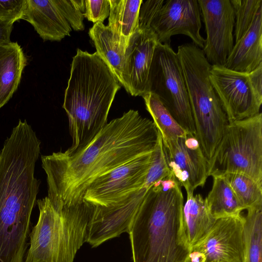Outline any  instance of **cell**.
Returning a JSON list of instances; mask_svg holds the SVG:
<instances>
[{
	"mask_svg": "<svg viewBox=\"0 0 262 262\" xmlns=\"http://www.w3.org/2000/svg\"><path fill=\"white\" fill-rule=\"evenodd\" d=\"M158 131L152 121L130 110L111 120L82 148L41 156L48 198L54 204L72 205L100 176L154 150Z\"/></svg>",
	"mask_w": 262,
	"mask_h": 262,
	"instance_id": "1",
	"label": "cell"
},
{
	"mask_svg": "<svg viewBox=\"0 0 262 262\" xmlns=\"http://www.w3.org/2000/svg\"><path fill=\"white\" fill-rule=\"evenodd\" d=\"M183 205L181 186L173 177L148 189L128 233L133 262H190Z\"/></svg>",
	"mask_w": 262,
	"mask_h": 262,
	"instance_id": "2",
	"label": "cell"
},
{
	"mask_svg": "<svg viewBox=\"0 0 262 262\" xmlns=\"http://www.w3.org/2000/svg\"><path fill=\"white\" fill-rule=\"evenodd\" d=\"M120 88L96 52L90 53L77 49L73 57L62 106L72 139L66 153L82 148L107 124L110 108Z\"/></svg>",
	"mask_w": 262,
	"mask_h": 262,
	"instance_id": "3",
	"label": "cell"
},
{
	"mask_svg": "<svg viewBox=\"0 0 262 262\" xmlns=\"http://www.w3.org/2000/svg\"><path fill=\"white\" fill-rule=\"evenodd\" d=\"M41 142L19 120L0 152V235L14 236L30 227L40 182L34 176Z\"/></svg>",
	"mask_w": 262,
	"mask_h": 262,
	"instance_id": "4",
	"label": "cell"
},
{
	"mask_svg": "<svg viewBox=\"0 0 262 262\" xmlns=\"http://www.w3.org/2000/svg\"><path fill=\"white\" fill-rule=\"evenodd\" d=\"M39 214L29 234L24 262H73L86 242L93 206L82 200L68 206L37 200Z\"/></svg>",
	"mask_w": 262,
	"mask_h": 262,
	"instance_id": "5",
	"label": "cell"
},
{
	"mask_svg": "<svg viewBox=\"0 0 262 262\" xmlns=\"http://www.w3.org/2000/svg\"><path fill=\"white\" fill-rule=\"evenodd\" d=\"M195 129V137L209 165L229 122L210 79L211 65L201 48L185 43L177 52Z\"/></svg>",
	"mask_w": 262,
	"mask_h": 262,
	"instance_id": "6",
	"label": "cell"
},
{
	"mask_svg": "<svg viewBox=\"0 0 262 262\" xmlns=\"http://www.w3.org/2000/svg\"><path fill=\"white\" fill-rule=\"evenodd\" d=\"M246 175L262 185V114L230 122L208 166V176Z\"/></svg>",
	"mask_w": 262,
	"mask_h": 262,
	"instance_id": "7",
	"label": "cell"
},
{
	"mask_svg": "<svg viewBox=\"0 0 262 262\" xmlns=\"http://www.w3.org/2000/svg\"><path fill=\"white\" fill-rule=\"evenodd\" d=\"M148 91L159 98L175 121L195 136L187 88L178 57L170 45L158 42L148 77Z\"/></svg>",
	"mask_w": 262,
	"mask_h": 262,
	"instance_id": "8",
	"label": "cell"
},
{
	"mask_svg": "<svg viewBox=\"0 0 262 262\" xmlns=\"http://www.w3.org/2000/svg\"><path fill=\"white\" fill-rule=\"evenodd\" d=\"M209 76L229 123L260 113L262 75L258 70L246 73L211 65Z\"/></svg>",
	"mask_w": 262,
	"mask_h": 262,
	"instance_id": "9",
	"label": "cell"
},
{
	"mask_svg": "<svg viewBox=\"0 0 262 262\" xmlns=\"http://www.w3.org/2000/svg\"><path fill=\"white\" fill-rule=\"evenodd\" d=\"M151 154L136 158L97 178L85 190L83 200L94 206L107 207L143 188Z\"/></svg>",
	"mask_w": 262,
	"mask_h": 262,
	"instance_id": "10",
	"label": "cell"
},
{
	"mask_svg": "<svg viewBox=\"0 0 262 262\" xmlns=\"http://www.w3.org/2000/svg\"><path fill=\"white\" fill-rule=\"evenodd\" d=\"M205 24L204 54L211 65L224 66L234 46L235 16L230 0H197Z\"/></svg>",
	"mask_w": 262,
	"mask_h": 262,
	"instance_id": "11",
	"label": "cell"
},
{
	"mask_svg": "<svg viewBox=\"0 0 262 262\" xmlns=\"http://www.w3.org/2000/svg\"><path fill=\"white\" fill-rule=\"evenodd\" d=\"M162 139L163 150L169 168L187 193L203 187L208 177V165L194 136Z\"/></svg>",
	"mask_w": 262,
	"mask_h": 262,
	"instance_id": "12",
	"label": "cell"
},
{
	"mask_svg": "<svg viewBox=\"0 0 262 262\" xmlns=\"http://www.w3.org/2000/svg\"><path fill=\"white\" fill-rule=\"evenodd\" d=\"M159 42L170 46L171 37L183 34L203 49L205 39L200 34L201 11L197 0L164 1L150 23Z\"/></svg>",
	"mask_w": 262,
	"mask_h": 262,
	"instance_id": "13",
	"label": "cell"
},
{
	"mask_svg": "<svg viewBox=\"0 0 262 262\" xmlns=\"http://www.w3.org/2000/svg\"><path fill=\"white\" fill-rule=\"evenodd\" d=\"M148 190L143 187L107 207L93 206L86 242L97 247L123 233H128Z\"/></svg>",
	"mask_w": 262,
	"mask_h": 262,
	"instance_id": "14",
	"label": "cell"
},
{
	"mask_svg": "<svg viewBox=\"0 0 262 262\" xmlns=\"http://www.w3.org/2000/svg\"><path fill=\"white\" fill-rule=\"evenodd\" d=\"M244 216L216 220L207 236L191 252L199 262H243Z\"/></svg>",
	"mask_w": 262,
	"mask_h": 262,
	"instance_id": "15",
	"label": "cell"
},
{
	"mask_svg": "<svg viewBox=\"0 0 262 262\" xmlns=\"http://www.w3.org/2000/svg\"><path fill=\"white\" fill-rule=\"evenodd\" d=\"M158 42L151 28L138 27L130 37L125 56L132 96H142L148 92L149 72Z\"/></svg>",
	"mask_w": 262,
	"mask_h": 262,
	"instance_id": "16",
	"label": "cell"
},
{
	"mask_svg": "<svg viewBox=\"0 0 262 262\" xmlns=\"http://www.w3.org/2000/svg\"><path fill=\"white\" fill-rule=\"evenodd\" d=\"M89 34L94 44L96 52L109 67L119 83L131 95L125 56L128 42L115 34L102 23L94 24L90 29Z\"/></svg>",
	"mask_w": 262,
	"mask_h": 262,
	"instance_id": "17",
	"label": "cell"
},
{
	"mask_svg": "<svg viewBox=\"0 0 262 262\" xmlns=\"http://www.w3.org/2000/svg\"><path fill=\"white\" fill-rule=\"evenodd\" d=\"M23 19L29 23L44 41H59L70 36L72 31L54 0H27Z\"/></svg>",
	"mask_w": 262,
	"mask_h": 262,
	"instance_id": "18",
	"label": "cell"
},
{
	"mask_svg": "<svg viewBox=\"0 0 262 262\" xmlns=\"http://www.w3.org/2000/svg\"><path fill=\"white\" fill-rule=\"evenodd\" d=\"M262 64V7L243 36L233 46L224 67L250 73Z\"/></svg>",
	"mask_w": 262,
	"mask_h": 262,
	"instance_id": "19",
	"label": "cell"
},
{
	"mask_svg": "<svg viewBox=\"0 0 262 262\" xmlns=\"http://www.w3.org/2000/svg\"><path fill=\"white\" fill-rule=\"evenodd\" d=\"M27 61L17 42L0 43V108L17 90Z\"/></svg>",
	"mask_w": 262,
	"mask_h": 262,
	"instance_id": "20",
	"label": "cell"
},
{
	"mask_svg": "<svg viewBox=\"0 0 262 262\" xmlns=\"http://www.w3.org/2000/svg\"><path fill=\"white\" fill-rule=\"evenodd\" d=\"M183 216L184 235L191 251L207 236L216 220L211 214L205 199L193 193H187Z\"/></svg>",
	"mask_w": 262,
	"mask_h": 262,
	"instance_id": "21",
	"label": "cell"
},
{
	"mask_svg": "<svg viewBox=\"0 0 262 262\" xmlns=\"http://www.w3.org/2000/svg\"><path fill=\"white\" fill-rule=\"evenodd\" d=\"M108 27L128 42L138 28L139 13L142 0H109Z\"/></svg>",
	"mask_w": 262,
	"mask_h": 262,
	"instance_id": "22",
	"label": "cell"
},
{
	"mask_svg": "<svg viewBox=\"0 0 262 262\" xmlns=\"http://www.w3.org/2000/svg\"><path fill=\"white\" fill-rule=\"evenodd\" d=\"M213 178L212 188L205 200L214 217L217 220L241 215L244 209L227 182L221 176Z\"/></svg>",
	"mask_w": 262,
	"mask_h": 262,
	"instance_id": "23",
	"label": "cell"
},
{
	"mask_svg": "<svg viewBox=\"0 0 262 262\" xmlns=\"http://www.w3.org/2000/svg\"><path fill=\"white\" fill-rule=\"evenodd\" d=\"M243 241V262H262V209L247 210Z\"/></svg>",
	"mask_w": 262,
	"mask_h": 262,
	"instance_id": "24",
	"label": "cell"
},
{
	"mask_svg": "<svg viewBox=\"0 0 262 262\" xmlns=\"http://www.w3.org/2000/svg\"><path fill=\"white\" fill-rule=\"evenodd\" d=\"M142 97L146 109L151 115L163 139L184 137L188 134L175 121L155 94L148 92Z\"/></svg>",
	"mask_w": 262,
	"mask_h": 262,
	"instance_id": "25",
	"label": "cell"
},
{
	"mask_svg": "<svg viewBox=\"0 0 262 262\" xmlns=\"http://www.w3.org/2000/svg\"><path fill=\"white\" fill-rule=\"evenodd\" d=\"M221 177L229 184L244 210L262 209V185L241 173H229Z\"/></svg>",
	"mask_w": 262,
	"mask_h": 262,
	"instance_id": "26",
	"label": "cell"
},
{
	"mask_svg": "<svg viewBox=\"0 0 262 262\" xmlns=\"http://www.w3.org/2000/svg\"><path fill=\"white\" fill-rule=\"evenodd\" d=\"M230 1L234 13V36L236 42L251 26L258 11L262 7V0Z\"/></svg>",
	"mask_w": 262,
	"mask_h": 262,
	"instance_id": "27",
	"label": "cell"
},
{
	"mask_svg": "<svg viewBox=\"0 0 262 262\" xmlns=\"http://www.w3.org/2000/svg\"><path fill=\"white\" fill-rule=\"evenodd\" d=\"M173 175L169 168L164 155L161 136L158 131L156 145L151 154L150 166L144 187L150 188L157 182Z\"/></svg>",
	"mask_w": 262,
	"mask_h": 262,
	"instance_id": "28",
	"label": "cell"
},
{
	"mask_svg": "<svg viewBox=\"0 0 262 262\" xmlns=\"http://www.w3.org/2000/svg\"><path fill=\"white\" fill-rule=\"evenodd\" d=\"M61 14L75 31L84 29L85 2L83 0H54Z\"/></svg>",
	"mask_w": 262,
	"mask_h": 262,
	"instance_id": "29",
	"label": "cell"
},
{
	"mask_svg": "<svg viewBox=\"0 0 262 262\" xmlns=\"http://www.w3.org/2000/svg\"><path fill=\"white\" fill-rule=\"evenodd\" d=\"M27 0H0V23L13 25L23 18Z\"/></svg>",
	"mask_w": 262,
	"mask_h": 262,
	"instance_id": "30",
	"label": "cell"
},
{
	"mask_svg": "<svg viewBox=\"0 0 262 262\" xmlns=\"http://www.w3.org/2000/svg\"><path fill=\"white\" fill-rule=\"evenodd\" d=\"M84 17L94 24L102 23L110 15L109 0H85Z\"/></svg>",
	"mask_w": 262,
	"mask_h": 262,
	"instance_id": "31",
	"label": "cell"
},
{
	"mask_svg": "<svg viewBox=\"0 0 262 262\" xmlns=\"http://www.w3.org/2000/svg\"><path fill=\"white\" fill-rule=\"evenodd\" d=\"M164 2L163 0H149L143 2L139 10L138 27L150 28L152 19Z\"/></svg>",
	"mask_w": 262,
	"mask_h": 262,
	"instance_id": "32",
	"label": "cell"
},
{
	"mask_svg": "<svg viewBox=\"0 0 262 262\" xmlns=\"http://www.w3.org/2000/svg\"><path fill=\"white\" fill-rule=\"evenodd\" d=\"M13 25L0 23V43L10 41V35Z\"/></svg>",
	"mask_w": 262,
	"mask_h": 262,
	"instance_id": "33",
	"label": "cell"
}]
</instances>
